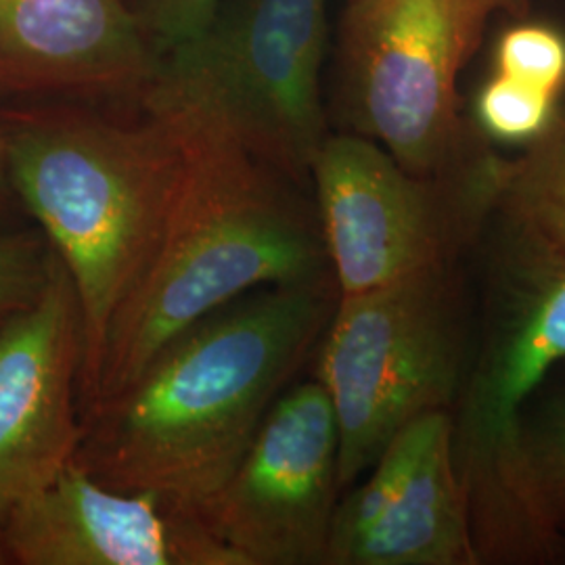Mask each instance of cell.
<instances>
[{
  "instance_id": "obj_1",
  "label": "cell",
  "mask_w": 565,
  "mask_h": 565,
  "mask_svg": "<svg viewBox=\"0 0 565 565\" xmlns=\"http://www.w3.org/2000/svg\"><path fill=\"white\" fill-rule=\"evenodd\" d=\"M338 298L333 279L273 285L189 324L82 411L74 463L102 484L198 513L315 354Z\"/></svg>"
},
{
  "instance_id": "obj_2",
  "label": "cell",
  "mask_w": 565,
  "mask_h": 565,
  "mask_svg": "<svg viewBox=\"0 0 565 565\" xmlns=\"http://www.w3.org/2000/svg\"><path fill=\"white\" fill-rule=\"evenodd\" d=\"M179 172L156 254L111 319L88 404L128 384L182 329L260 287L333 279L317 216L202 103L156 81ZM82 408V411H84Z\"/></svg>"
},
{
  "instance_id": "obj_3",
  "label": "cell",
  "mask_w": 565,
  "mask_h": 565,
  "mask_svg": "<svg viewBox=\"0 0 565 565\" xmlns=\"http://www.w3.org/2000/svg\"><path fill=\"white\" fill-rule=\"evenodd\" d=\"M137 124L78 107L0 116L15 195L74 282L84 329L82 408L88 404L111 319L162 237L179 147L162 111Z\"/></svg>"
},
{
  "instance_id": "obj_4",
  "label": "cell",
  "mask_w": 565,
  "mask_h": 565,
  "mask_svg": "<svg viewBox=\"0 0 565 565\" xmlns=\"http://www.w3.org/2000/svg\"><path fill=\"white\" fill-rule=\"evenodd\" d=\"M511 239L484 340L450 411L480 564L536 562L557 545L527 469L525 404L565 361V254Z\"/></svg>"
},
{
  "instance_id": "obj_5",
  "label": "cell",
  "mask_w": 565,
  "mask_h": 565,
  "mask_svg": "<svg viewBox=\"0 0 565 565\" xmlns=\"http://www.w3.org/2000/svg\"><path fill=\"white\" fill-rule=\"evenodd\" d=\"M315 354L340 429L343 492L406 425L455 404L467 366L455 264L340 296Z\"/></svg>"
},
{
  "instance_id": "obj_6",
  "label": "cell",
  "mask_w": 565,
  "mask_h": 565,
  "mask_svg": "<svg viewBox=\"0 0 565 565\" xmlns=\"http://www.w3.org/2000/svg\"><path fill=\"white\" fill-rule=\"evenodd\" d=\"M501 158L469 156L438 177L404 170L356 132L327 135L308 177L340 296L450 266L497 207Z\"/></svg>"
},
{
  "instance_id": "obj_7",
  "label": "cell",
  "mask_w": 565,
  "mask_h": 565,
  "mask_svg": "<svg viewBox=\"0 0 565 565\" xmlns=\"http://www.w3.org/2000/svg\"><path fill=\"white\" fill-rule=\"evenodd\" d=\"M507 2L515 0H350L342 25L350 132L417 177L465 162L459 76Z\"/></svg>"
},
{
  "instance_id": "obj_8",
  "label": "cell",
  "mask_w": 565,
  "mask_h": 565,
  "mask_svg": "<svg viewBox=\"0 0 565 565\" xmlns=\"http://www.w3.org/2000/svg\"><path fill=\"white\" fill-rule=\"evenodd\" d=\"M324 44V0H223L195 41L163 57L156 81L202 103L256 158L302 181L329 135Z\"/></svg>"
},
{
  "instance_id": "obj_9",
  "label": "cell",
  "mask_w": 565,
  "mask_h": 565,
  "mask_svg": "<svg viewBox=\"0 0 565 565\" xmlns=\"http://www.w3.org/2000/svg\"><path fill=\"white\" fill-rule=\"evenodd\" d=\"M340 494L335 411L323 385L310 380L282 390L198 515L243 565H319Z\"/></svg>"
},
{
  "instance_id": "obj_10",
  "label": "cell",
  "mask_w": 565,
  "mask_h": 565,
  "mask_svg": "<svg viewBox=\"0 0 565 565\" xmlns=\"http://www.w3.org/2000/svg\"><path fill=\"white\" fill-rule=\"evenodd\" d=\"M82 363L81 302L53 252L39 300L0 327V530L74 461Z\"/></svg>"
},
{
  "instance_id": "obj_11",
  "label": "cell",
  "mask_w": 565,
  "mask_h": 565,
  "mask_svg": "<svg viewBox=\"0 0 565 565\" xmlns=\"http://www.w3.org/2000/svg\"><path fill=\"white\" fill-rule=\"evenodd\" d=\"M0 564L243 565L198 513L158 494L93 480L67 465L0 530Z\"/></svg>"
},
{
  "instance_id": "obj_12",
  "label": "cell",
  "mask_w": 565,
  "mask_h": 565,
  "mask_svg": "<svg viewBox=\"0 0 565 565\" xmlns=\"http://www.w3.org/2000/svg\"><path fill=\"white\" fill-rule=\"evenodd\" d=\"M158 67L124 0H0L4 90L145 95Z\"/></svg>"
},
{
  "instance_id": "obj_13",
  "label": "cell",
  "mask_w": 565,
  "mask_h": 565,
  "mask_svg": "<svg viewBox=\"0 0 565 565\" xmlns=\"http://www.w3.org/2000/svg\"><path fill=\"white\" fill-rule=\"evenodd\" d=\"M476 564L480 557L455 463L452 419L450 411H438L401 490L340 565Z\"/></svg>"
},
{
  "instance_id": "obj_14",
  "label": "cell",
  "mask_w": 565,
  "mask_h": 565,
  "mask_svg": "<svg viewBox=\"0 0 565 565\" xmlns=\"http://www.w3.org/2000/svg\"><path fill=\"white\" fill-rule=\"evenodd\" d=\"M494 212L518 239L565 254V107L520 158L501 160Z\"/></svg>"
},
{
  "instance_id": "obj_15",
  "label": "cell",
  "mask_w": 565,
  "mask_h": 565,
  "mask_svg": "<svg viewBox=\"0 0 565 565\" xmlns=\"http://www.w3.org/2000/svg\"><path fill=\"white\" fill-rule=\"evenodd\" d=\"M557 102L545 90L494 74L478 93L476 120L497 141L530 142L553 120Z\"/></svg>"
},
{
  "instance_id": "obj_16",
  "label": "cell",
  "mask_w": 565,
  "mask_h": 565,
  "mask_svg": "<svg viewBox=\"0 0 565 565\" xmlns=\"http://www.w3.org/2000/svg\"><path fill=\"white\" fill-rule=\"evenodd\" d=\"M494 74L559 97L565 88V36L545 23H520L499 39Z\"/></svg>"
},
{
  "instance_id": "obj_17",
  "label": "cell",
  "mask_w": 565,
  "mask_h": 565,
  "mask_svg": "<svg viewBox=\"0 0 565 565\" xmlns=\"http://www.w3.org/2000/svg\"><path fill=\"white\" fill-rule=\"evenodd\" d=\"M527 469L543 513L557 532L565 525V401L525 429Z\"/></svg>"
},
{
  "instance_id": "obj_18",
  "label": "cell",
  "mask_w": 565,
  "mask_h": 565,
  "mask_svg": "<svg viewBox=\"0 0 565 565\" xmlns=\"http://www.w3.org/2000/svg\"><path fill=\"white\" fill-rule=\"evenodd\" d=\"M53 249L39 235H0V327L39 300Z\"/></svg>"
},
{
  "instance_id": "obj_19",
  "label": "cell",
  "mask_w": 565,
  "mask_h": 565,
  "mask_svg": "<svg viewBox=\"0 0 565 565\" xmlns=\"http://www.w3.org/2000/svg\"><path fill=\"white\" fill-rule=\"evenodd\" d=\"M223 0H124L158 63L195 41Z\"/></svg>"
},
{
  "instance_id": "obj_20",
  "label": "cell",
  "mask_w": 565,
  "mask_h": 565,
  "mask_svg": "<svg viewBox=\"0 0 565 565\" xmlns=\"http://www.w3.org/2000/svg\"><path fill=\"white\" fill-rule=\"evenodd\" d=\"M15 195L11 177H9V156H7V135H4V124L0 118V210H4L11 198Z\"/></svg>"
}]
</instances>
